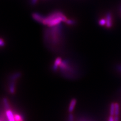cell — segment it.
Instances as JSON below:
<instances>
[{"label":"cell","instance_id":"5b68a950","mask_svg":"<svg viewBox=\"0 0 121 121\" xmlns=\"http://www.w3.org/2000/svg\"><path fill=\"white\" fill-rule=\"evenodd\" d=\"M5 113L8 121H15L14 113L11 109L6 110Z\"/></svg>","mask_w":121,"mask_h":121},{"label":"cell","instance_id":"52a82bcc","mask_svg":"<svg viewBox=\"0 0 121 121\" xmlns=\"http://www.w3.org/2000/svg\"><path fill=\"white\" fill-rule=\"evenodd\" d=\"M10 82L9 85V92L10 94H13L15 91V81H10Z\"/></svg>","mask_w":121,"mask_h":121},{"label":"cell","instance_id":"3957f363","mask_svg":"<svg viewBox=\"0 0 121 121\" xmlns=\"http://www.w3.org/2000/svg\"><path fill=\"white\" fill-rule=\"evenodd\" d=\"M32 17L35 21L40 23L41 22V23H42V22L43 21V19L45 17L43 15L38 13H33L32 14Z\"/></svg>","mask_w":121,"mask_h":121},{"label":"cell","instance_id":"30bf717a","mask_svg":"<svg viewBox=\"0 0 121 121\" xmlns=\"http://www.w3.org/2000/svg\"><path fill=\"white\" fill-rule=\"evenodd\" d=\"M14 116L15 121H24L23 117L19 113H15L14 114Z\"/></svg>","mask_w":121,"mask_h":121},{"label":"cell","instance_id":"44dd1931","mask_svg":"<svg viewBox=\"0 0 121 121\" xmlns=\"http://www.w3.org/2000/svg\"><path fill=\"white\" fill-rule=\"evenodd\" d=\"M0 121H2V120H0Z\"/></svg>","mask_w":121,"mask_h":121},{"label":"cell","instance_id":"9c48e42d","mask_svg":"<svg viewBox=\"0 0 121 121\" xmlns=\"http://www.w3.org/2000/svg\"><path fill=\"white\" fill-rule=\"evenodd\" d=\"M2 103L3 104V106L4 107V108L6 110H8V109H10V104L9 103V100L7 98L4 97L3 98Z\"/></svg>","mask_w":121,"mask_h":121},{"label":"cell","instance_id":"9a60e30c","mask_svg":"<svg viewBox=\"0 0 121 121\" xmlns=\"http://www.w3.org/2000/svg\"><path fill=\"white\" fill-rule=\"evenodd\" d=\"M68 121H74V116L72 112L69 113L68 116Z\"/></svg>","mask_w":121,"mask_h":121},{"label":"cell","instance_id":"7c38bea8","mask_svg":"<svg viewBox=\"0 0 121 121\" xmlns=\"http://www.w3.org/2000/svg\"><path fill=\"white\" fill-rule=\"evenodd\" d=\"M119 105L117 103H115V112L114 116H119Z\"/></svg>","mask_w":121,"mask_h":121},{"label":"cell","instance_id":"2e32d148","mask_svg":"<svg viewBox=\"0 0 121 121\" xmlns=\"http://www.w3.org/2000/svg\"><path fill=\"white\" fill-rule=\"evenodd\" d=\"M5 45L4 40L1 38H0V47H4Z\"/></svg>","mask_w":121,"mask_h":121},{"label":"cell","instance_id":"7a4b0ae2","mask_svg":"<svg viewBox=\"0 0 121 121\" xmlns=\"http://www.w3.org/2000/svg\"><path fill=\"white\" fill-rule=\"evenodd\" d=\"M106 27L108 28H110L112 26V14L110 12H108L106 15Z\"/></svg>","mask_w":121,"mask_h":121},{"label":"cell","instance_id":"8fae6325","mask_svg":"<svg viewBox=\"0 0 121 121\" xmlns=\"http://www.w3.org/2000/svg\"><path fill=\"white\" fill-rule=\"evenodd\" d=\"M115 112V103H112L110 107V115L114 116Z\"/></svg>","mask_w":121,"mask_h":121},{"label":"cell","instance_id":"5bb4252c","mask_svg":"<svg viewBox=\"0 0 121 121\" xmlns=\"http://www.w3.org/2000/svg\"><path fill=\"white\" fill-rule=\"evenodd\" d=\"M106 24V20L105 18L100 19L99 21V24L100 26H105Z\"/></svg>","mask_w":121,"mask_h":121},{"label":"cell","instance_id":"277c9868","mask_svg":"<svg viewBox=\"0 0 121 121\" xmlns=\"http://www.w3.org/2000/svg\"><path fill=\"white\" fill-rule=\"evenodd\" d=\"M62 59L60 57H57L55 60L54 61V64L52 66V69L54 71H56L57 70L58 68L59 67V66L60 65V63L62 62Z\"/></svg>","mask_w":121,"mask_h":121},{"label":"cell","instance_id":"e0dca14e","mask_svg":"<svg viewBox=\"0 0 121 121\" xmlns=\"http://www.w3.org/2000/svg\"><path fill=\"white\" fill-rule=\"evenodd\" d=\"M108 121H114V117L110 115L108 117Z\"/></svg>","mask_w":121,"mask_h":121},{"label":"cell","instance_id":"ffe728a7","mask_svg":"<svg viewBox=\"0 0 121 121\" xmlns=\"http://www.w3.org/2000/svg\"><path fill=\"white\" fill-rule=\"evenodd\" d=\"M117 69L121 71V65H119L117 66Z\"/></svg>","mask_w":121,"mask_h":121},{"label":"cell","instance_id":"ac0fdd59","mask_svg":"<svg viewBox=\"0 0 121 121\" xmlns=\"http://www.w3.org/2000/svg\"><path fill=\"white\" fill-rule=\"evenodd\" d=\"M119 118L118 116H114V121H119Z\"/></svg>","mask_w":121,"mask_h":121},{"label":"cell","instance_id":"d6986e66","mask_svg":"<svg viewBox=\"0 0 121 121\" xmlns=\"http://www.w3.org/2000/svg\"><path fill=\"white\" fill-rule=\"evenodd\" d=\"M37 1H38V0H31V4L32 5L36 4L37 3Z\"/></svg>","mask_w":121,"mask_h":121},{"label":"cell","instance_id":"ba28073f","mask_svg":"<svg viewBox=\"0 0 121 121\" xmlns=\"http://www.w3.org/2000/svg\"><path fill=\"white\" fill-rule=\"evenodd\" d=\"M22 75V73L20 72H17L15 73H13L10 76L9 79L10 81H16Z\"/></svg>","mask_w":121,"mask_h":121},{"label":"cell","instance_id":"8992f818","mask_svg":"<svg viewBox=\"0 0 121 121\" xmlns=\"http://www.w3.org/2000/svg\"><path fill=\"white\" fill-rule=\"evenodd\" d=\"M77 103V100L73 98L71 100L69 104V107L68 108V112L69 113H72L73 112L74 107Z\"/></svg>","mask_w":121,"mask_h":121},{"label":"cell","instance_id":"4fadbf2b","mask_svg":"<svg viewBox=\"0 0 121 121\" xmlns=\"http://www.w3.org/2000/svg\"><path fill=\"white\" fill-rule=\"evenodd\" d=\"M66 24L68 25H73L75 24L76 22L75 20H72V19H67L66 21L65 22Z\"/></svg>","mask_w":121,"mask_h":121},{"label":"cell","instance_id":"6da1fadb","mask_svg":"<svg viewBox=\"0 0 121 121\" xmlns=\"http://www.w3.org/2000/svg\"><path fill=\"white\" fill-rule=\"evenodd\" d=\"M64 14L60 11H55L54 12L50 13L49 14L48 16L46 17H44L43 19V21L42 22V24L44 25H48V22H50L53 18H56V17H58L63 16Z\"/></svg>","mask_w":121,"mask_h":121}]
</instances>
